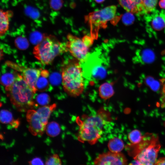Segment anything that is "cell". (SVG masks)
<instances>
[{
  "label": "cell",
  "mask_w": 165,
  "mask_h": 165,
  "mask_svg": "<svg viewBox=\"0 0 165 165\" xmlns=\"http://www.w3.org/2000/svg\"><path fill=\"white\" fill-rule=\"evenodd\" d=\"M160 147L158 136L152 133L145 134L138 143L126 146L129 155L141 165H154Z\"/></svg>",
  "instance_id": "6da1fadb"
},
{
  "label": "cell",
  "mask_w": 165,
  "mask_h": 165,
  "mask_svg": "<svg viewBox=\"0 0 165 165\" xmlns=\"http://www.w3.org/2000/svg\"><path fill=\"white\" fill-rule=\"evenodd\" d=\"M80 62L75 58L65 62L62 68V85L64 91L71 97L82 94L84 88L83 72Z\"/></svg>",
  "instance_id": "7a4b0ae2"
},
{
  "label": "cell",
  "mask_w": 165,
  "mask_h": 165,
  "mask_svg": "<svg viewBox=\"0 0 165 165\" xmlns=\"http://www.w3.org/2000/svg\"><path fill=\"white\" fill-rule=\"evenodd\" d=\"M5 90L11 103L18 111H27L33 108L35 93L22 75L19 74L13 83Z\"/></svg>",
  "instance_id": "3957f363"
},
{
  "label": "cell",
  "mask_w": 165,
  "mask_h": 165,
  "mask_svg": "<svg viewBox=\"0 0 165 165\" xmlns=\"http://www.w3.org/2000/svg\"><path fill=\"white\" fill-rule=\"evenodd\" d=\"M104 111L97 115L87 116L82 120L78 117L76 122L79 127L78 139L82 142H88L91 145L95 144L101 137L103 128L106 119Z\"/></svg>",
  "instance_id": "277c9868"
},
{
  "label": "cell",
  "mask_w": 165,
  "mask_h": 165,
  "mask_svg": "<svg viewBox=\"0 0 165 165\" xmlns=\"http://www.w3.org/2000/svg\"><path fill=\"white\" fill-rule=\"evenodd\" d=\"M66 44L60 42L54 36H44L42 41L34 49L35 57L43 65L51 63L56 57L67 52Z\"/></svg>",
  "instance_id": "5b68a950"
},
{
  "label": "cell",
  "mask_w": 165,
  "mask_h": 165,
  "mask_svg": "<svg viewBox=\"0 0 165 165\" xmlns=\"http://www.w3.org/2000/svg\"><path fill=\"white\" fill-rule=\"evenodd\" d=\"M116 9V6L112 5L89 14L86 19L90 26L92 38H95L99 29L105 28L107 23L114 18Z\"/></svg>",
  "instance_id": "8992f818"
},
{
  "label": "cell",
  "mask_w": 165,
  "mask_h": 165,
  "mask_svg": "<svg viewBox=\"0 0 165 165\" xmlns=\"http://www.w3.org/2000/svg\"><path fill=\"white\" fill-rule=\"evenodd\" d=\"M68 41L66 44L67 51L80 62H83L87 58L89 48L82 39L71 34L67 36Z\"/></svg>",
  "instance_id": "52a82bcc"
},
{
  "label": "cell",
  "mask_w": 165,
  "mask_h": 165,
  "mask_svg": "<svg viewBox=\"0 0 165 165\" xmlns=\"http://www.w3.org/2000/svg\"><path fill=\"white\" fill-rule=\"evenodd\" d=\"M7 65L14 70L21 72L22 75L24 80L36 93L37 91L35 88V83L40 75L42 68H25L13 62H7Z\"/></svg>",
  "instance_id": "ba28073f"
},
{
  "label": "cell",
  "mask_w": 165,
  "mask_h": 165,
  "mask_svg": "<svg viewBox=\"0 0 165 165\" xmlns=\"http://www.w3.org/2000/svg\"><path fill=\"white\" fill-rule=\"evenodd\" d=\"M26 119L29 124L28 129L34 136H41L45 130L46 125L37 111L29 109L27 111Z\"/></svg>",
  "instance_id": "9c48e42d"
},
{
  "label": "cell",
  "mask_w": 165,
  "mask_h": 165,
  "mask_svg": "<svg viewBox=\"0 0 165 165\" xmlns=\"http://www.w3.org/2000/svg\"><path fill=\"white\" fill-rule=\"evenodd\" d=\"M93 163L96 165H127V160L123 153L110 151L99 155Z\"/></svg>",
  "instance_id": "30bf717a"
},
{
  "label": "cell",
  "mask_w": 165,
  "mask_h": 165,
  "mask_svg": "<svg viewBox=\"0 0 165 165\" xmlns=\"http://www.w3.org/2000/svg\"><path fill=\"white\" fill-rule=\"evenodd\" d=\"M120 5L132 13L144 14L142 0H118Z\"/></svg>",
  "instance_id": "8fae6325"
},
{
  "label": "cell",
  "mask_w": 165,
  "mask_h": 165,
  "mask_svg": "<svg viewBox=\"0 0 165 165\" xmlns=\"http://www.w3.org/2000/svg\"><path fill=\"white\" fill-rule=\"evenodd\" d=\"M49 73L48 71L42 69L39 76L35 83V88L37 91H44L46 90L49 87L48 77Z\"/></svg>",
  "instance_id": "7c38bea8"
},
{
  "label": "cell",
  "mask_w": 165,
  "mask_h": 165,
  "mask_svg": "<svg viewBox=\"0 0 165 165\" xmlns=\"http://www.w3.org/2000/svg\"><path fill=\"white\" fill-rule=\"evenodd\" d=\"M112 83L105 82L101 84L99 88V95L100 97L107 100L114 94L115 92Z\"/></svg>",
  "instance_id": "4fadbf2b"
},
{
  "label": "cell",
  "mask_w": 165,
  "mask_h": 165,
  "mask_svg": "<svg viewBox=\"0 0 165 165\" xmlns=\"http://www.w3.org/2000/svg\"><path fill=\"white\" fill-rule=\"evenodd\" d=\"M0 14V34L1 36L9 29V18L12 16V13L10 11H4L1 9Z\"/></svg>",
  "instance_id": "5bb4252c"
},
{
  "label": "cell",
  "mask_w": 165,
  "mask_h": 165,
  "mask_svg": "<svg viewBox=\"0 0 165 165\" xmlns=\"http://www.w3.org/2000/svg\"><path fill=\"white\" fill-rule=\"evenodd\" d=\"M56 107V104H53L39 107L36 111L42 119L44 123L47 125L51 114Z\"/></svg>",
  "instance_id": "9a60e30c"
},
{
  "label": "cell",
  "mask_w": 165,
  "mask_h": 165,
  "mask_svg": "<svg viewBox=\"0 0 165 165\" xmlns=\"http://www.w3.org/2000/svg\"><path fill=\"white\" fill-rule=\"evenodd\" d=\"M18 74L16 72L13 70L5 72L1 76V84L5 88L11 86L15 80Z\"/></svg>",
  "instance_id": "2e32d148"
},
{
  "label": "cell",
  "mask_w": 165,
  "mask_h": 165,
  "mask_svg": "<svg viewBox=\"0 0 165 165\" xmlns=\"http://www.w3.org/2000/svg\"><path fill=\"white\" fill-rule=\"evenodd\" d=\"M108 146L110 151L114 152H120L124 147L123 141L119 138H114L109 141Z\"/></svg>",
  "instance_id": "e0dca14e"
},
{
  "label": "cell",
  "mask_w": 165,
  "mask_h": 165,
  "mask_svg": "<svg viewBox=\"0 0 165 165\" xmlns=\"http://www.w3.org/2000/svg\"><path fill=\"white\" fill-rule=\"evenodd\" d=\"M45 130L48 136L51 137H55L60 134L61 128L59 124L57 122L52 121L47 123Z\"/></svg>",
  "instance_id": "ac0fdd59"
},
{
  "label": "cell",
  "mask_w": 165,
  "mask_h": 165,
  "mask_svg": "<svg viewBox=\"0 0 165 165\" xmlns=\"http://www.w3.org/2000/svg\"><path fill=\"white\" fill-rule=\"evenodd\" d=\"M151 25L155 30H161L165 27V20L161 15L155 14L152 18Z\"/></svg>",
  "instance_id": "d6986e66"
},
{
  "label": "cell",
  "mask_w": 165,
  "mask_h": 165,
  "mask_svg": "<svg viewBox=\"0 0 165 165\" xmlns=\"http://www.w3.org/2000/svg\"><path fill=\"white\" fill-rule=\"evenodd\" d=\"M14 120L12 114L10 111L5 109L1 110L0 121L2 123L10 124Z\"/></svg>",
  "instance_id": "ffe728a7"
},
{
  "label": "cell",
  "mask_w": 165,
  "mask_h": 165,
  "mask_svg": "<svg viewBox=\"0 0 165 165\" xmlns=\"http://www.w3.org/2000/svg\"><path fill=\"white\" fill-rule=\"evenodd\" d=\"M158 0H142L144 13H148L153 11Z\"/></svg>",
  "instance_id": "44dd1931"
},
{
  "label": "cell",
  "mask_w": 165,
  "mask_h": 165,
  "mask_svg": "<svg viewBox=\"0 0 165 165\" xmlns=\"http://www.w3.org/2000/svg\"><path fill=\"white\" fill-rule=\"evenodd\" d=\"M15 44L18 49L22 50L26 49L29 46L27 39L22 36H18L15 39Z\"/></svg>",
  "instance_id": "7402d4cb"
},
{
  "label": "cell",
  "mask_w": 165,
  "mask_h": 165,
  "mask_svg": "<svg viewBox=\"0 0 165 165\" xmlns=\"http://www.w3.org/2000/svg\"><path fill=\"white\" fill-rule=\"evenodd\" d=\"M44 36L40 32L35 31L30 33V41L32 44L37 45L42 41Z\"/></svg>",
  "instance_id": "603a6c76"
},
{
  "label": "cell",
  "mask_w": 165,
  "mask_h": 165,
  "mask_svg": "<svg viewBox=\"0 0 165 165\" xmlns=\"http://www.w3.org/2000/svg\"><path fill=\"white\" fill-rule=\"evenodd\" d=\"M128 137L129 139L132 143L136 144L141 140L143 136L139 130H135L129 134Z\"/></svg>",
  "instance_id": "cb8c5ba5"
},
{
  "label": "cell",
  "mask_w": 165,
  "mask_h": 165,
  "mask_svg": "<svg viewBox=\"0 0 165 165\" xmlns=\"http://www.w3.org/2000/svg\"><path fill=\"white\" fill-rule=\"evenodd\" d=\"M24 12L27 16L33 19L38 18L40 16L38 10L37 9L31 6H26L24 9Z\"/></svg>",
  "instance_id": "d4e9b609"
},
{
  "label": "cell",
  "mask_w": 165,
  "mask_h": 165,
  "mask_svg": "<svg viewBox=\"0 0 165 165\" xmlns=\"http://www.w3.org/2000/svg\"><path fill=\"white\" fill-rule=\"evenodd\" d=\"M36 101L39 105L45 106L50 102V98L48 94L46 93H42L38 94L36 97Z\"/></svg>",
  "instance_id": "484cf974"
},
{
  "label": "cell",
  "mask_w": 165,
  "mask_h": 165,
  "mask_svg": "<svg viewBox=\"0 0 165 165\" xmlns=\"http://www.w3.org/2000/svg\"><path fill=\"white\" fill-rule=\"evenodd\" d=\"M45 164L47 165H61V160L57 154H54L50 157L46 161Z\"/></svg>",
  "instance_id": "4316f807"
},
{
  "label": "cell",
  "mask_w": 165,
  "mask_h": 165,
  "mask_svg": "<svg viewBox=\"0 0 165 165\" xmlns=\"http://www.w3.org/2000/svg\"><path fill=\"white\" fill-rule=\"evenodd\" d=\"M50 5L54 10H59L62 7L63 5L62 0H50Z\"/></svg>",
  "instance_id": "83f0119b"
},
{
  "label": "cell",
  "mask_w": 165,
  "mask_h": 165,
  "mask_svg": "<svg viewBox=\"0 0 165 165\" xmlns=\"http://www.w3.org/2000/svg\"><path fill=\"white\" fill-rule=\"evenodd\" d=\"M134 19V17L130 14L126 13L123 16V21L125 24H128L131 23Z\"/></svg>",
  "instance_id": "f1b7e54d"
},
{
  "label": "cell",
  "mask_w": 165,
  "mask_h": 165,
  "mask_svg": "<svg viewBox=\"0 0 165 165\" xmlns=\"http://www.w3.org/2000/svg\"><path fill=\"white\" fill-rule=\"evenodd\" d=\"M30 165H44V163L42 159L39 157H36L33 158L28 162Z\"/></svg>",
  "instance_id": "f546056e"
},
{
  "label": "cell",
  "mask_w": 165,
  "mask_h": 165,
  "mask_svg": "<svg viewBox=\"0 0 165 165\" xmlns=\"http://www.w3.org/2000/svg\"><path fill=\"white\" fill-rule=\"evenodd\" d=\"M92 38L86 35L82 38V40L86 45L89 48V47L93 43V40Z\"/></svg>",
  "instance_id": "4dcf8cb0"
},
{
  "label": "cell",
  "mask_w": 165,
  "mask_h": 165,
  "mask_svg": "<svg viewBox=\"0 0 165 165\" xmlns=\"http://www.w3.org/2000/svg\"><path fill=\"white\" fill-rule=\"evenodd\" d=\"M20 121L19 119L15 120L14 119L10 124L12 127L15 128H17L20 125Z\"/></svg>",
  "instance_id": "1f68e13d"
},
{
  "label": "cell",
  "mask_w": 165,
  "mask_h": 165,
  "mask_svg": "<svg viewBox=\"0 0 165 165\" xmlns=\"http://www.w3.org/2000/svg\"><path fill=\"white\" fill-rule=\"evenodd\" d=\"M154 165H165V157L159 158L156 161Z\"/></svg>",
  "instance_id": "d6a6232c"
},
{
  "label": "cell",
  "mask_w": 165,
  "mask_h": 165,
  "mask_svg": "<svg viewBox=\"0 0 165 165\" xmlns=\"http://www.w3.org/2000/svg\"><path fill=\"white\" fill-rule=\"evenodd\" d=\"M162 96L163 101L165 102V83L163 84L162 87Z\"/></svg>",
  "instance_id": "836d02e7"
},
{
  "label": "cell",
  "mask_w": 165,
  "mask_h": 165,
  "mask_svg": "<svg viewBox=\"0 0 165 165\" xmlns=\"http://www.w3.org/2000/svg\"><path fill=\"white\" fill-rule=\"evenodd\" d=\"M159 5L161 8L165 9V0H160Z\"/></svg>",
  "instance_id": "e575fe53"
},
{
  "label": "cell",
  "mask_w": 165,
  "mask_h": 165,
  "mask_svg": "<svg viewBox=\"0 0 165 165\" xmlns=\"http://www.w3.org/2000/svg\"><path fill=\"white\" fill-rule=\"evenodd\" d=\"M130 164L131 165H141V164L138 161L134 160Z\"/></svg>",
  "instance_id": "d590c367"
},
{
  "label": "cell",
  "mask_w": 165,
  "mask_h": 165,
  "mask_svg": "<svg viewBox=\"0 0 165 165\" xmlns=\"http://www.w3.org/2000/svg\"><path fill=\"white\" fill-rule=\"evenodd\" d=\"M105 0H94L95 1L98 3H101L103 2Z\"/></svg>",
  "instance_id": "8d00e7d4"
}]
</instances>
